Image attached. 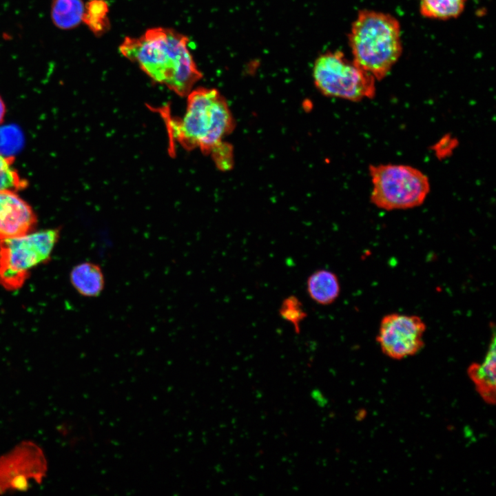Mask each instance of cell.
Here are the masks:
<instances>
[{"mask_svg": "<svg viewBox=\"0 0 496 496\" xmlns=\"http://www.w3.org/2000/svg\"><path fill=\"white\" fill-rule=\"evenodd\" d=\"M187 43L186 36L173 29L154 28L139 37H126L119 50L153 81L185 96L202 77Z\"/></svg>", "mask_w": 496, "mask_h": 496, "instance_id": "1", "label": "cell"}, {"mask_svg": "<svg viewBox=\"0 0 496 496\" xmlns=\"http://www.w3.org/2000/svg\"><path fill=\"white\" fill-rule=\"evenodd\" d=\"M187 96L182 118L171 116L166 107L158 110L165 122L171 148L176 143L186 149L198 148L211 155L224 143L223 138L234 127L230 109L216 89L200 87Z\"/></svg>", "mask_w": 496, "mask_h": 496, "instance_id": "2", "label": "cell"}, {"mask_svg": "<svg viewBox=\"0 0 496 496\" xmlns=\"http://www.w3.org/2000/svg\"><path fill=\"white\" fill-rule=\"evenodd\" d=\"M349 41L353 61L376 81L388 75L402 52L397 19L389 14L374 10L358 12Z\"/></svg>", "mask_w": 496, "mask_h": 496, "instance_id": "3", "label": "cell"}, {"mask_svg": "<svg viewBox=\"0 0 496 496\" xmlns=\"http://www.w3.org/2000/svg\"><path fill=\"white\" fill-rule=\"evenodd\" d=\"M369 174L372 183L370 200L381 209L392 211L419 207L430 192L427 176L408 165H370Z\"/></svg>", "mask_w": 496, "mask_h": 496, "instance_id": "4", "label": "cell"}, {"mask_svg": "<svg viewBox=\"0 0 496 496\" xmlns=\"http://www.w3.org/2000/svg\"><path fill=\"white\" fill-rule=\"evenodd\" d=\"M59 238V229H48L0 240V285L21 288L30 270L50 259Z\"/></svg>", "mask_w": 496, "mask_h": 496, "instance_id": "5", "label": "cell"}, {"mask_svg": "<svg viewBox=\"0 0 496 496\" xmlns=\"http://www.w3.org/2000/svg\"><path fill=\"white\" fill-rule=\"evenodd\" d=\"M313 77L325 96L360 101L375 94V78L340 51L321 54L315 61Z\"/></svg>", "mask_w": 496, "mask_h": 496, "instance_id": "6", "label": "cell"}, {"mask_svg": "<svg viewBox=\"0 0 496 496\" xmlns=\"http://www.w3.org/2000/svg\"><path fill=\"white\" fill-rule=\"evenodd\" d=\"M426 324L415 315L389 313L380 324L377 341L389 358L403 359L417 353L424 345Z\"/></svg>", "mask_w": 496, "mask_h": 496, "instance_id": "7", "label": "cell"}, {"mask_svg": "<svg viewBox=\"0 0 496 496\" xmlns=\"http://www.w3.org/2000/svg\"><path fill=\"white\" fill-rule=\"evenodd\" d=\"M36 223L32 207L14 191L0 192V240L29 233Z\"/></svg>", "mask_w": 496, "mask_h": 496, "instance_id": "8", "label": "cell"}, {"mask_svg": "<svg viewBox=\"0 0 496 496\" xmlns=\"http://www.w3.org/2000/svg\"><path fill=\"white\" fill-rule=\"evenodd\" d=\"M70 280L72 287L82 296L99 297L105 287V278L101 266L85 261L75 265L71 270Z\"/></svg>", "mask_w": 496, "mask_h": 496, "instance_id": "9", "label": "cell"}, {"mask_svg": "<svg viewBox=\"0 0 496 496\" xmlns=\"http://www.w3.org/2000/svg\"><path fill=\"white\" fill-rule=\"evenodd\" d=\"M306 289L308 296L315 303L329 306L335 302L340 296V280L333 271L319 269L308 276Z\"/></svg>", "mask_w": 496, "mask_h": 496, "instance_id": "10", "label": "cell"}, {"mask_svg": "<svg viewBox=\"0 0 496 496\" xmlns=\"http://www.w3.org/2000/svg\"><path fill=\"white\" fill-rule=\"evenodd\" d=\"M495 339L493 335L490 346L484 360L469 368V375L480 395L487 402L495 400Z\"/></svg>", "mask_w": 496, "mask_h": 496, "instance_id": "11", "label": "cell"}, {"mask_svg": "<svg viewBox=\"0 0 496 496\" xmlns=\"http://www.w3.org/2000/svg\"><path fill=\"white\" fill-rule=\"evenodd\" d=\"M84 10L83 0H52L50 19L56 28L72 30L82 22Z\"/></svg>", "mask_w": 496, "mask_h": 496, "instance_id": "12", "label": "cell"}, {"mask_svg": "<svg viewBox=\"0 0 496 496\" xmlns=\"http://www.w3.org/2000/svg\"><path fill=\"white\" fill-rule=\"evenodd\" d=\"M466 0H419L421 14L428 19L446 20L458 17Z\"/></svg>", "mask_w": 496, "mask_h": 496, "instance_id": "13", "label": "cell"}, {"mask_svg": "<svg viewBox=\"0 0 496 496\" xmlns=\"http://www.w3.org/2000/svg\"><path fill=\"white\" fill-rule=\"evenodd\" d=\"M109 6L105 0H90L85 4L82 22L96 36L100 37L110 28Z\"/></svg>", "mask_w": 496, "mask_h": 496, "instance_id": "14", "label": "cell"}, {"mask_svg": "<svg viewBox=\"0 0 496 496\" xmlns=\"http://www.w3.org/2000/svg\"><path fill=\"white\" fill-rule=\"evenodd\" d=\"M278 313L282 319L293 326L296 333H300V325L307 317L302 302L294 295H290L282 300Z\"/></svg>", "mask_w": 496, "mask_h": 496, "instance_id": "15", "label": "cell"}, {"mask_svg": "<svg viewBox=\"0 0 496 496\" xmlns=\"http://www.w3.org/2000/svg\"><path fill=\"white\" fill-rule=\"evenodd\" d=\"M12 156L0 153V192L4 190L18 191L26 186V182L21 178L12 167Z\"/></svg>", "mask_w": 496, "mask_h": 496, "instance_id": "16", "label": "cell"}, {"mask_svg": "<svg viewBox=\"0 0 496 496\" xmlns=\"http://www.w3.org/2000/svg\"><path fill=\"white\" fill-rule=\"evenodd\" d=\"M311 395L312 398L317 402L318 404L323 407L327 404V400L318 389H314L311 391Z\"/></svg>", "mask_w": 496, "mask_h": 496, "instance_id": "17", "label": "cell"}, {"mask_svg": "<svg viewBox=\"0 0 496 496\" xmlns=\"http://www.w3.org/2000/svg\"><path fill=\"white\" fill-rule=\"evenodd\" d=\"M6 114V106L5 103L2 99V98L0 96V124L3 121L4 116Z\"/></svg>", "mask_w": 496, "mask_h": 496, "instance_id": "18", "label": "cell"}]
</instances>
